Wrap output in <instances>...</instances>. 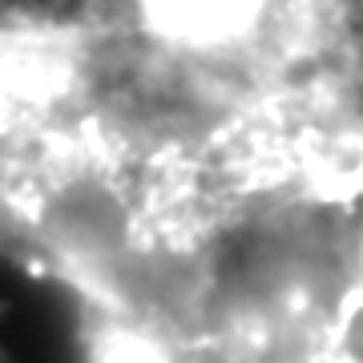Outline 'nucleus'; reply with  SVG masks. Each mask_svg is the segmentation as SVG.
Masks as SVG:
<instances>
[{"mask_svg":"<svg viewBox=\"0 0 363 363\" xmlns=\"http://www.w3.org/2000/svg\"><path fill=\"white\" fill-rule=\"evenodd\" d=\"M109 28L57 21H0V206L101 77Z\"/></svg>","mask_w":363,"mask_h":363,"instance_id":"f257e3e1","label":"nucleus"}]
</instances>
